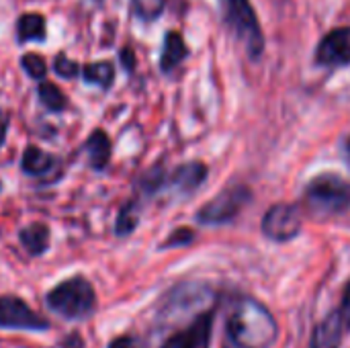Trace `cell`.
<instances>
[{
	"mask_svg": "<svg viewBox=\"0 0 350 348\" xmlns=\"http://www.w3.org/2000/svg\"><path fill=\"white\" fill-rule=\"evenodd\" d=\"M226 330L234 348H269L279 334L273 314L254 297H240L234 304Z\"/></svg>",
	"mask_w": 350,
	"mask_h": 348,
	"instance_id": "6da1fadb",
	"label": "cell"
},
{
	"mask_svg": "<svg viewBox=\"0 0 350 348\" xmlns=\"http://www.w3.org/2000/svg\"><path fill=\"white\" fill-rule=\"evenodd\" d=\"M304 207L314 219H330L350 209V183L338 174L326 172L306 187Z\"/></svg>",
	"mask_w": 350,
	"mask_h": 348,
	"instance_id": "7a4b0ae2",
	"label": "cell"
},
{
	"mask_svg": "<svg viewBox=\"0 0 350 348\" xmlns=\"http://www.w3.org/2000/svg\"><path fill=\"white\" fill-rule=\"evenodd\" d=\"M45 306L64 320H84L94 312L96 295L84 277H72L45 295Z\"/></svg>",
	"mask_w": 350,
	"mask_h": 348,
	"instance_id": "3957f363",
	"label": "cell"
},
{
	"mask_svg": "<svg viewBox=\"0 0 350 348\" xmlns=\"http://www.w3.org/2000/svg\"><path fill=\"white\" fill-rule=\"evenodd\" d=\"M252 201V193L244 185H232L224 189L215 199L203 205L197 213V222L205 226H221L240 215V211Z\"/></svg>",
	"mask_w": 350,
	"mask_h": 348,
	"instance_id": "277c9868",
	"label": "cell"
},
{
	"mask_svg": "<svg viewBox=\"0 0 350 348\" xmlns=\"http://www.w3.org/2000/svg\"><path fill=\"white\" fill-rule=\"evenodd\" d=\"M228 21L234 27L238 39L246 45L250 57H258L265 47V35L260 31L254 8L248 0H228Z\"/></svg>",
	"mask_w": 350,
	"mask_h": 348,
	"instance_id": "5b68a950",
	"label": "cell"
},
{
	"mask_svg": "<svg viewBox=\"0 0 350 348\" xmlns=\"http://www.w3.org/2000/svg\"><path fill=\"white\" fill-rule=\"evenodd\" d=\"M262 232L275 242H289L301 232V211L291 203L273 205L262 217Z\"/></svg>",
	"mask_w": 350,
	"mask_h": 348,
	"instance_id": "8992f818",
	"label": "cell"
},
{
	"mask_svg": "<svg viewBox=\"0 0 350 348\" xmlns=\"http://www.w3.org/2000/svg\"><path fill=\"white\" fill-rule=\"evenodd\" d=\"M0 328L43 332L49 328V322L37 312H33L23 299L4 295L0 297Z\"/></svg>",
	"mask_w": 350,
	"mask_h": 348,
	"instance_id": "52a82bcc",
	"label": "cell"
},
{
	"mask_svg": "<svg viewBox=\"0 0 350 348\" xmlns=\"http://www.w3.org/2000/svg\"><path fill=\"white\" fill-rule=\"evenodd\" d=\"M213 318H215L213 310L199 314L185 330L172 334L162 345V348H209L211 332H213Z\"/></svg>",
	"mask_w": 350,
	"mask_h": 348,
	"instance_id": "ba28073f",
	"label": "cell"
},
{
	"mask_svg": "<svg viewBox=\"0 0 350 348\" xmlns=\"http://www.w3.org/2000/svg\"><path fill=\"white\" fill-rule=\"evenodd\" d=\"M316 62L328 68H340L350 64V27L330 31L316 49Z\"/></svg>",
	"mask_w": 350,
	"mask_h": 348,
	"instance_id": "9c48e42d",
	"label": "cell"
},
{
	"mask_svg": "<svg viewBox=\"0 0 350 348\" xmlns=\"http://www.w3.org/2000/svg\"><path fill=\"white\" fill-rule=\"evenodd\" d=\"M345 324L340 318V312H330L314 330L312 336V348H340Z\"/></svg>",
	"mask_w": 350,
	"mask_h": 348,
	"instance_id": "30bf717a",
	"label": "cell"
},
{
	"mask_svg": "<svg viewBox=\"0 0 350 348\" xmlns=\"http://www.w3.org/2000/svg\"><path fill=\"white\" fill-rule=\"evenodd\" d=\"M207 178V166L203 162H189L178 166L172 176H170V185L174 189H178L180 193L189 195L193 191H197Z\"/></svg>",
	"mask_w": 350,
	"mask_h": 348,
	"instance_id": "8fae6325",
	"label": "cell"
},
{
	"mask_svg": "<svg viewBox=\"0 0 350 348\" xmlns=\"http://www.w3.org/2000/svg\"><path fill=\"white\" fill-rule=\"evenodd\" d=\"M82 150L88 154V164L94 170H103L111 160V139L103 129L92 131Z\"/></svg>",
	"mask_w": 350,
	"mask_h": 348,
	"instance_id": "7c38bea8",
	"label": "cell"
},
{
	"mask_svg": "<svg viewBox=\"0 0 350 348\" xmlns=\"http://www.w3.org/2000/svg\"><path fill=\"white\" fill-rule=\"evenodd\" d=\"M18 240L31 256H41L43 252H47L49 246V228L45 224L25 226L18 232Z\"/></svg>",
	"mask_w": 350,
	"mask_h": 348,
	"instance_id": "4fadbf2b",
	"label": "cell"
},
{
	"mask_svg": "<svg viewBox=\"0 0 350 348\" xmlns=\"http://www.w3.org/2000/svg\"><path fill=\"white\" fill-rule=\"evenodd\" d=\"M189 49L183 41V37L178 33H168L164 39V49H162V57H160V68L162 72H172L185 57H187Z\"/></svg>",
	"mask_w": 350,
	"mask_h": 348,
	"instance_id": "5bb4252c",
	"label": "cell"
},
{
	"mask_svg": "<svg viewBox=\"0 0 350 348\" xmlns=\"http://www.w3.org/2000/svg\"><path fill=\"white\" fill-rule=\"evenodd\" d=\"M53 164H55L53 156L45 154V152L39 150L37 146H29V148L25 150L23 162H21L23 172H25V174H31V176H43V174H47V172L53 168Z\"/></svg>",
	"mask_w": 350,
	"mask_h": 348,
	"instance_id": "9a60e30c",
	"label": "cell"
},
{
	"mask_svg": "<svg viewBox=\"0 0 350 348\" xmlns=\"http://www.w3.org/2000/svg\"><path fill=\"white\" fill-rule=\"evenodd\" d=\"M82 78L90 84H98L103 88H109L115 80V68L111 62H96V64H86L82 68Z\"/></svg>",
	"mask_w": 350,
	"mask_h": 348,
	"instance_id": "2e32d148",
	"label": "cell"
},
{
	"mask_svg": "<svg viewBox=\"0 0 350 348\" xmlns=\"http://www.w3.org/2000/svg\"><path fill=\"white\" fill-rule=\"evenodd\" d=\"M18 39L21 41H41L45 39V21L41 14H23L18 18Z\"/></svg>",
	"mask_w": 350,
	"mask_h": 348,
	"instance_id": "e0dca14e",
	"label": "cell"
},
{
	"mask_svg": "<svg viewBox=\"0 0 350 348\" xmlns=\"http://www.w3.org/2000/svg\"><path fill=\"white\" fill-rule=\"evenodd\" d=\"M37 92H39V101H41L49 111H53V113L64 111V109L68 107L66 94H64L55 84H51V82H41L39 88H37Z\"/></svg>",
	"mask_w": 350,
	"mask_h": 348,
	"instance_id": "ac0fdd59",
	"label": "cell"
},
{
	"mask_svg": "<svg viewBox=\"0 0 350 348\" xmlns=\"http://www.w3.org/2000/svg\"><path fill=\"white\" fill-rule=\"evenodd\" d=\"M137 224H139L137 207H135V203H127L119 211V217H117V224H115V234L117 236H127L137 228Z\"/></svg>",
	"mask_w": 350,
	"mask_h": 348,
	"instance_id": "d6986e66",
	"label": "cell"
},
{
	"mask_svg": "<svg viewBox=\"0 0 350 348\" xmlns=\"http://www.w3.org/2000/svg\"><path fill=\"white\" fill-rule=\"evenodd\" d=\"M21 64H23L25 72H27L31 78H37V80H41V78L45 76V72H47V66H45L43 57L37 55V53H25L23 59H21Z\"/></svg>",
	"mask_w": 350,
	"mask_h": 348,
	"instance_id": "ffe728a7",
	"label": "cell"
},
{
	"mask_svg": "<svg viewBox=\"0 0 350 348\" xmlns=\"http://www.w3.org/2000/svg\"><path fill=\"white\" fill-rule=\"evenodd\" d=\"M53 70L62 76V78H76L78 72H80V66L76 62H72L68 55L59 53L53 62Z\"/></svg>",
	"mask_w": 350,
	"mask_h": 348,
	"instance_id": "44dd1931",
	"label": "cell"
},
{
	"mask_svg": "<svg viewBox=\"0 0 350 348\" xmlns=\"http://www.w3.org/2000/svg\"><path fill=\"white\" fill-rule=\"evenodd\" d=\"M193 240H195L193 230H189V228H178V230H174V232H172V236H170L166 242H162V246H160V248H178V246H187V244H191Z\"/></svg>",
	"mask_w": 350,
	"mask_h": 348,
	"instance_id": "7402d4cb",
	"label": "cell"
},
{
	"mask_svg": "<svg viewBox=\"0 0 350 348\" xmlns=\"http://www.w3.org/2000/svg\"><path fill=\"white\" fill-rule=\"evenodd\" d=\"M164 187V170L162 168H152L144 178H142V189L146 191V193H156L158 189H162Z\"/></svg>",
	"mask_w": 350,
	"mask_h": 348,
	"instance_id": "603a6c76",
	"label": "cell"
},
{
	"mask_svg": "<svg viewBox=\"0 0 350 348\" xmlns=\"http://www.w3.org/2000/svg\"><path fill=\"white\" fill-rule=\"evenodd\" d=\"M162 0H135V8H137V14L144 16V18H154L160 14L162 10Z\"/></svg>",
	"mask_w": 350,
	"mask_h": 348,
	"instance_id": "cb8c5ba5",
	"label": "cell"
},
{
	"mask_svg": "<svg viewBox=\"0 0 350 348\" xmlns=\"http://www.w3.org/2000/svg\"><path fill=\"white\" fill-rule=\"evenodd\" d=\"M109 348H148L139 338H135V336H119V338H115Z\"/></svg>",
	"mask_w": 350,
	"mask_h": 348,
	"instance_id": "d4e9b609",
	"label": "cell"
},
{
	"mask_svg": "<svg viewBox=\"0 0 350 348\" xmlns=\"http://www.w3.org/2000/svg\"><path fill=\"white\" fill-rule=\"evenodd\" d=\"M340 318H342V324H345V328L350 330V281L349 285H347V289H345V295H342V304H340Z\"/></svg>",
	"mask_w": 350,
	"mask_h": 348,
	"instance_id": "484cf974",
	"label": "cell"
},
{
	"mask_svg": "<svg viewBox=\"0 0 350 348\" xmlns=\"http://www.w3.org/2000/svg\"><path fill=\"white\" fill-rule=\"evenodd\" d=\"M6 131H8V115L0 111V148L4 146V139H6Z\"/></svg>",
	"mask_w": 350,
	"mask_h": 348,
	"instance_id": "4316f807",
	"label": "cell"
},
{
	"mask_svg": "<svg viewBox=\"0 0 350 348\" xmlns=\"http://www.w3.org/2000/svg\"><path fill=\"white\" fill-rule=\"evenodd\" d=\"M82 338L78 336V334H72V336H68L64 343H62V348H82Z\"/></svg>",
	"mask_w": 350,
	"mask_h": 348,
	"instance_id": "83f0119b",
	"label": "cell"
},
{
	"mask_svg": "<svg viewBox=\"0 0 350 348\" xmlns=\"http://www.w3.org/2000/svg\"><path fill=\"white\" fill-rule=\"evenodd\" d=\"M121 57H123L125 68H127V70H133V51H131V49H123Z\"/></svg>",
	"mask_w": 350,
	"mask_h": 348,
	"instance_id": "f1b7e54d",
	"label": "cell"
},
{
	"mask_svg": "<svg viewBox=\"0 0 350 348\" xmlns=\"http://www.w3.org/2000/svg\"><path fill=\"white\" fill-rule=\"evenodd\" d=\"M347 158H349V162H350V139L347 142Z\"/></svg>",
	"mask_w": 350,
	"mask_h": 348,
	"instance_id": "f546056e",
	"label": "cell"
}]
</instances>
